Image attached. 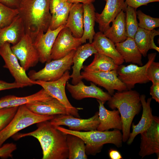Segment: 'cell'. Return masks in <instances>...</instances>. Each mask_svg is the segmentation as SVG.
<instances>
[{"instance_id":"cell-1","label":"cell","mask_w":159,"mask_h":159,"mask_svg":"<svg viewBox=\"0 0 159 159\" xmlns=\"http://www.w3.org/2000/svg\"><path fill=\"white\" fill-rule=\"evenodd\" d=\"M37 128L26 133H17L12 137L15 140L26 136H32L39 142L42 150V159H66L69 151L66 134L46 121L37 124Z\"/></svg>"},{"instance_id":"cell-2","label":"cell","mask_w":159,"mask_h":159,"mask_svg":"<svg viewBox=\"0 0 159 159\" xmlns=\"http://www.w3.org/2000/svg\"><path fill=\"white\" fill-rule=\"evenodd\" d=\"M50 0H19L17 9L26 34L33 42L47 31L52 15L49 10Z\"/></svg>"},{"instance_id":"cell-3","label":"cell","mask_w":159,"mask_h":159,"mask_svg":"<svg viewBox=\"0 0 159 159\" xmlns=\"http://www.w3.org/2000/svg\"><path fill=\"white\" fill-rule=\"evenodd\" d=\"M107 103L112 109H117L122 122L123 142H126L135 116L140 112L142 107L140 95L137 91L127 90L115 92Z\"/></svg>"},{"instance_id":"cell-4","label":"cell","mask_w":159,"mask_h":159,"mask_svg":"<svg viewBox=\"0 0 159 159\" xmlns=\"http://www.w3.org/2000/svg\"><path fill=\"white\" fill-rule=\"evenodd\" d=\"M56 127L66 134L74 135L82 139L85 143L86 152L87 155H95L100 152L105 144H112L117 148L122 146V134L117 129L111 131H100L96 130L83 132L73 131L60 126Z\"/></svg>"},{"instance_id":"cell-5","label":"cell","mask_w":159,"mask_h":159,"mask_svg":"<svg viewBox=\"0 0 159 159\" xmlns=\"http://www.w3.org/2000/svg\"><path fill=\"white\" fill-rule=\"evenodd\" d=\"M55 116L38 115L30 110L25 105L19 106L10 122L0 131V147L21 130L35 124L50 121Z\"/></svg>"},{"instance_id":"cell-6","label":"cell","mask_w":159,"mask_h":159,"mask_svg":"<svg viewBox=\"0 0 159 159\" xmlns=\"http://www.w3.org/2000/svg\"><path fill=\"white\" fill-rule=\"evenodd\" d=\"M75 51L72 50L63 58L46 63L44 67L38 71H30L28 77L34 81H52L58 80L66 71L71 69Z\"/></svg>"},{"instance_id":"cell-7","label":"cell","mask_w":159,"mask_h":159,"mask_svg":"<svg viewBox=\"0 0 159 159\" xmlns=\"http://www.w3.org/2000/svg\"><path fill=\"white\" fill-rule=\"evenodd\" d=\"M155 52L148 54V61L144 65L139 66L135 64L125 66L121 64L117 70L119 79L126 86L127 90H132L137 84H145L149 82L147 76V69L155 61Z\"/></svg>"},{"instance_id":"cell-8","label":"cell","mask_w":159,"mask_h":159,"mask_svg":"<svg viewBox=\"0 0 159 159\" xmlns=\"http://www.w3.org/2000/svg\"><path fill=\"white\" fill-rule=\"evenodd\" d=\"M70 78L69 70L66 71L59 79L52 81H34L35 85L41 86L50 96L60 102L66 108L69 114L75 117H79V109L72 106L67 97L65 87Z\"/></svg>"},{"instance_id":"cell-9","label":"cell","mask_w":159,"mask_h":159,"mask_svg":"<svg viewBox=\"0 0 159 159\" xmlns=\"http://www.w3.org/2000/svg\"><path fill=\"white\" fill-rule=\"evenodd\" d=\"M82 79L90 81L104 88L111 95L115 90H127L125 85L118 78L117 70L107 72L84 71L81 72Z\"/></svg>"},{"instance_id":"cell-10","label":"cell","mask_w":159,"mask_h":159,"mask_svg":"<svg viewBox=\"0 0 159 159\" xmlns=\"http://www.w3.org/2000/svg\"><path fill=\"white\" fill-rule=\"evenodd\" d=\"M10 44L6 43L0 47V56L4 62V68L8 69L15 82L25 87L35 85L34 81L31 79L21 67L18 60L13 53Z\"/></svg>"},{"instance_id":"cell-11","label":"cell","mask_w":159,"mask_h":159,"mask_svg":"<svg viewBox=\"0 0 159 159\" xmlns=\"http://www.w3.org/2000/svg\"><path fill=\"white\" fill-rule=\"evenodd\" d=\"M11 48L21 65L26 71L35 66L39 62L38 53L32 40L26 34H25L17 43Z\"/></svg>"},{"instance_id":"cell-12","label":"cell","mask_w":159,"mask_h":159,"mask_svg":"<svg viewBox=\"0 0 159 159\" xmlns=\"http://www.w3.org/2000/svg\"><path fill=\"white\" fill-rule=\"evenodd\" d=\"M50 121L55 126H66L69 130L77 131L96 130L99 123L98 112L87 119L75 117L69 114H62L55 116Z\"/></svg>"},{"instance_id":"cell-13","label":"cell","mask_w":159,"mask_h":159,"mask_svg":"<svg viewBox=\"0 0 159 159\" xmlns=\"http://www.w3.org/2000/svg\"><path fill=\"white\" fill-rule=\"evenodd\" d=\"M80 38L74 37L70 29L64 27L58 33L51 52L52 60L63 58L71 51H76L82 45Z\"/></svg>"},{"instance_id":"cell-14","label":"cell","mask_w":159,"mask_h":159,"mask_svg":"<svg viewBox=\"0 0 159 159\" xmlns=\"http://www.w3.org/2000/svg\"><path fill=\"white\" fill-rule=\"evenodd\" d=\"M139 155L142 158L155 153L159 158V118L154 116L152 123L141 133Z\"/></svg>"},{"instance_id":"cell-15","label":"cell","mask_w":159,"mask_h":159,"mask_svg":"<svg viewBox=\"0 0 159 159\" xmlns=\"http://www.w3.org/2000/svg\"><path fill=\"white\" fill-rule=\"evenodd\" d=\"M90 86L85 85L82 81L75 85L67 82L66 88L74 99L80 100L86 98H95L105 103L111 98V96L108 92L104 91L95 84L90 83Z\"/></svg>"},{"instance_id":"cell-16","label":"cell","mask_w":159,"mask_h":159,"mask_svg":"<svg viewBox=\"0 0 159 159\" xmlns=\"http://www.w3.org/2000/svg\"><path fill=\"white\" fill-rule=\"evenodd\" d=\"M102 12L95 13V21L98 24L100 31L104 32L110 24L122 11H125L127 6L125 0H106Z\"/></svg>"},{"instance_id":"cell-17","label":"cell","mask_w":159,"mask_h":159,"mask_svg":"<svg viewBox=\"0 0 159 159\" xmlns=\"http://www.w3.org/2000/svg\"><path fill=\"white\" fill-rule=\"evenodd\" d=\"M65 26V25H62L55 30H52L49 27L46 32L33 42L38 53L39 62L42 63L49 62L52 60L51 52L53 45L58 33Z\"/></svg>"},{"instance_id":"cell-18","label":"cell","mask_w":159,"mask_h":159,"mask_svg":"<svg viewBox=\"0 0 159 159\" xmlns=\"http://www.w3.org/2000/svg\"><path fill=\"white\" fill-rule=\"evenodd\" d=\"M92 44L89 43L81 45L75 51L72 58V72L70 75L72 83L75 85L82 80L80 71L85 60L93 54L97 53Z\"/></svg>"},{"instance_id":"cell-19","label":"cell","mask_w":159,"mask_h":159,"mask_svg":"<svg viewBox=\"0 0 159 159\" xmlns=\"http://www.w3.org/2000/svg\"><path fill=\"white\" fill-rule=\"evenodd\" d=\"M146 96L144 94L140 95V99L143 108V112L141 118L138 124H132V131L130 132L127 144L130 145L133 142L135 137L139 134L147 129L151 125L153 120L154 116L152 114L150 107L152 98L146 100Z\"/></svg>"},{"instance_id":"cell-20","label":"cell","mask_w":159,"mask_h":159,"mask_svg":"<svg viewBox=\"0 0 159 159\" xmlns=\"http://www.w3.org/2000/svg\"><path fill=\"white\" fill-rule=\"evenodd\" d=\"M25 105L31 111L40 115L55 116L62 114H69L64 105L53 97Z\"/></svg>"},{"instance_id":"cell-21","label":"cell","mask_w":159,"mask_h":159,"mask_svg":"<svg viewBox=\"0 0 159 159\" xmlns=\"http://www.w3.org/2000/svg\"><path fill=\"white\" fill-rule=\"evenodd\" d=\"M97 101L99 103V123L97 130L100 131H107L111 129L122 130V121L118 110H109L105 107L104 103L98 100Z\"/></svg>"},{"instance_id":"cell-22","label":"cell","mask_w":159,"mask_h":159,"mask_svg":"<svg viewBox=\"0 0 159 159\" xmlns=\"http://www.w3.org/2000/svg\"><path fill=\"white\" fill-rule=\"evenodd\" d=\"M98 53L112 59L118 65L124 60L116 49L115 44L100 31L95 33L92 43Z\"/></svg>"},{"instance_id":"cell-23","label":"cell","mask_w":159,"mask_h":159,"mask_svg":"<svg viewBox=\"0 0 159 159\" xmlns=\"http://www.w3.org/2000/svg\"><path fill=\"white\" fill-rule=\"evenodd\" d=\"M52 98L42 88L37 92L22 97L8 95L0 99V109L18 107L34 102L50 99Z\"/></svg>"},{"instance_id":"cell-24","label":"cell","mask_w":159,"mask_h":159,"mask_svg":"<svg viewBox=\"0 0 159 159\" xmlns=\"http://www.w3.org/2000/svg\"><path fill=\"white\" fill-rule=\"evenodd\" d=\"M25 34L22 20L18 15L10 24L0 29V47L6 43L15 44Z\"/></svg>"},{"instance_id":"cell-25","label":"cell","mask_w":159,"mask_h":159,"mask_svg":"<svg viewBox=\"0 0 159 159\" xmlns=\"http://www.w3.org/2000/svg\"><path fill=\"white\" fill-rule=\"evenodd\" d=\"M116 49L124 62L140 66L143 65L142 54L137 47L134 39L127 37L124 41L115 44Z\"/></svg>"},{"instance_id":"cell-26","label":"cell","mask_w":159,"mask_h":159,"mask_svg":"<svg viewBox=\"0 0 159 159\" xmlns=\"http://www.w3.org/2000/svg\"><path fill=\"white\" fill-rule=\"evenodd\" d=\"M83 4H73L70 8L65 26L71 32L73 36L80 38L83 33Z\"/></svg>"},{"instance_id":"cell-27","label":"cell","mask_w":159,"mask_h":159,"mask_svg":"<svg viewBox=\"0 0 159 159\" xmlns=\"http://www.w3.org/2000/svg\"><path fill=\"white\" fill-rule=\"evenodd\" d=\"M83 33L80 38L82 44L87 40L92 43L95 34L94 26L95 22V9L92 3L83 4Z\"/></svg>"},{"instance_id":"cell-28","label":"cell","mask_w":159,"mask_h":159,"mask_svg":"<svg viewBox=\"0 0 159 159\" xmlns=\"http://www.w3.org/2000/svg\"><path fill=\"white\" fill-rule=\"evenodd\" d=\"M125 13L122 10L112 21V24L104 32V34L116 44L124 41L127 37L126 35Z\"/></svg>"},{"instance_id":"cell-29","label":"cell","mask_w":159,"mask_h":159,"mask_svg":"<svg viewBox=\"0 0 159 159\" xmlns=\"http://www.w3.org/2000/svg\"><path fill=\"white\" fill-rule=\"evenodd\" d=\"M118 66L110 57L97 52L95 54L92 62L87 66H83L82 69L84 71L107 72L117 70Z\"/></svg>"},{"instance_id":"cell-30","label":"cell","mask_w":159,"mask_h":159,"mask_svg":"<svg viewBox=\"0 0 159 159\" xmlns=\"http://www.w3.org/2000/svg\"><path fill=\"white\" fill-rule=\"evenodd\" d=\"M69 159H87L85 143L83 140L76 135L66 134Z\"/></svg>"},{"instance_id":"cell-31","label":"cell","mask_w":159,"mask_h":159,"mask_svg":"<svg viewBox=\"0 0 159 159\" xmlns=\"http://www.w3.org/2000/svg\"><path fill=\"white\" fill-rule=\"evenodd\" d=\"M153 30H148L138 27L135 35L134 39L135 43L142 55L147 56L150 49L151 36Z\"/></svg>"},{"instance_id":"cell-32","label":"cell","mask_w":159,"mask_h":159,"mask_svg":"<svg viewBox=\"0 0 159 159\" xmlns=\"http://www.w3.org/2000/svg\"><path fill=\"white\" fill-rule=\"evenodd\" d=\"M136 9L127 6L125 11L127 36L133 39L139 27Z\"/></svg>"},{"instance_id":"cell-33","label":"cell","mask_w":159,"mask_h":159,"mask_svg":"<svg viewBox=\"0 0 159 159\" xmlns=\"http://www.w3.org/2000/svg\"><path fill=\"white\" fill-rule=\"evenodd\" d=\"M72 4L68 2L62 9L52 14L49 27L50 29L55 30L62 25L66 24Z\"/></svg>"},{"instance_id":"cell-34","label":"cell","mask_w":159,"mask_h":159,"mask_svg":"<svg viewBox=\"0 0 159 159\" xmlns=\"http://www.w3.org/2000/svg\"><path fill=\"white\" fill-rule=\"evenodd\" d=\"M19 14L17 9L10 8L0 2V29L10 24Z\"/></svg>"},{"instance_id":"cell-35","label":"cell","mask_w":159,"mask_h":159,"mask_svg":"<svg viewBox=\"0 0 159 159\" xmlns=\"http://www.w3.org/2000/svg\"><path fill=\"white\" fill-rule=\"evenodd\" d=\"M137 15L139 20V27L151 31L159 27V18L152 17L140 10L137 11Z\"/></svg>"},{"instance_id":"cell-36","label":"cell","mask_w":159,"mask_h":159,"mask_svg":"<svg viewBox=\"0 0 159 159\" xmlns=\"http://www.w3.org/2000/svg\"><path fill=\"white\" fill-rule=\"evenodd\" d=\"M18 107L0 109V131L10 122L15 115Z\"/></svg>"},{"instance_id":"cell-37","label":"cell","mask_w":159,"mask_h":159,"mask_svg":"<svg viewBox=\"0 0 159 159\" xmlns=\"http://www.w3.org/2000/svg\"><path fill=\"white\" fill-rule=\"evenodd\" d=\"M147 76L153 84L159 83V63L153 62L147 70Z\"/></svg>"},{"instance_id":"cell-38","label":"cell","mask_w":159,"mask_h":159,"mask_svg":"<svg viewBox=\"0 0 159 159\" xmlns=\"http://www.w3.org/2000/svg\"><path fill=\"white\" fill-rule=\"evenodd\" d=\"M17 149L16 144L13 143H7L0 147V158L6 159L12 158V153Z\"/></svg>"},{"instance_id":"cell-39","label":"cell","mask_w":159,"mask_h":159,"mask_svg":"<svg viewBox=\"0 0 159 159\" xmlns=\"http://www.w3.org/2000/svg\"><path fill=\"white\" fill-rule=\"evenodd\" d=\"M68 2L67 0H50L49 10L51 15L62 9Z\"/></svg>"},{"instance_id":"cell-40","label":"cell","mask_w":159,"mask_h":159,"mask_svg":"<svg viewBox=\"0 0 159 159\" xmlns=\"http://www.w3.org/2000/svg\"><path fill=\"white\" fill-rule=\"evenodd\" d=\"M128 6L137 9L143 6L147 5L150 3L159 1V0H125Z\"/></svg>"},{"instance_id":"cell-41","label":"cell","mask_w":159,"mask_h":159,"mask_svg":"<svg viewBox=\"0 0 159 159\" xmlns=\"http://www.w3.org/2000/svg\"><path fill=\"white\" fill-rule=\"evenodd\" d=\"M24 87V85L15 82L10 83L0 80V91L15 88H23Z\"/></svg>"},{"instance_id":"cell-42","label":"cell","mask_w":159,"mask_h":159,"mask_svg":"<svg viewBox=\"0 0 159 159\" xmlns=\"http://www.w3.org/2000/svg\"><path fill=\"white\" fill-rule=\"evenodd\" d=\"M150 94L152 96V98L159 103V83H152L150 87Z\"/></svg>"},{"instance_id":"cell-43","label":"cell","mask_w":159,"mask_h":159,"mask_svg":"<svg viewBox=\"0 0 159 159\" xmlns=\"http://www.w3.org/2000/svg\"><path fill=\"white\" fill-rule=\"evenodd\" d=\"M0 2L10 8L17 9L19 5V0H0Z\"/></svg>"},{"instance_id":"cell-44","label":"cell","mask_w":159,"mask_h":159,"mask_svg":"<svg viewBox=\"0 0 159 159\" xmlns=\"http://www.w3.org/2000/svg\"><path fill=\"white\" fill-rule=\"evenodd\" d=\"M108 155L111 159H123L122 155L120 152L116 149L111 148L109 150Z\"/></svg>"},{"instance_id":"cell-45","label":"cell","mask_w":159,"mask_h":159,"mask_svg":"<svg viewBox=\"0 0 159 159\" xmlns=\"http://www.w3.org/2000/svg\"><path fill=\"white\" fill-rule=\"evenodd\" d=\"M159 35V30H153V32L151 36L150 49H154L156 50L158 52H159V48L156 46L154 42V38L155 36Z\"/></svg>"},{"instance_id":"cell-46","label":"cell","mask_w":159,"mask_h":159,"mask_svg":"<svg viewBox=\"0 0 159 159\" xmlns=\"http://www.w3.org/2000/svg\"><path fill=\"white\" fill-rule=\"evenodd\" d=\"M95 0H67V1L72 3H81L82 4H88L94 2Z\"/></svg>"},{"instance_id":"cell-47","label":"cell","mask_w":159,"mask_h":159,"mask_svg":"<svg viewBox=\"0 0 159 159\" xmlns=\"http://www.w3.org/2000/svg\"><path fill=\"white\" fill-rule=\"evenodd\" d=\"M104 0V1H106V0Z\"/></svg>"}]
</instances>
